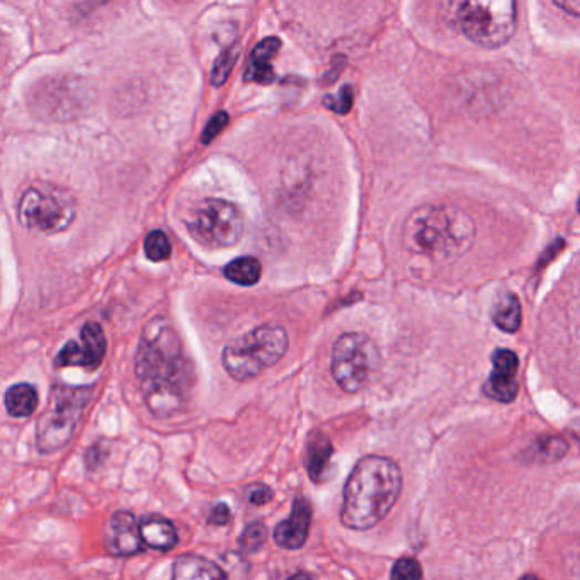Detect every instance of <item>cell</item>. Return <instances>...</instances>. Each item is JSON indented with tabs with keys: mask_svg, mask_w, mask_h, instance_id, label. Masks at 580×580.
Wrapping results in <instances>:
<instances>
[{
	"mask_svg": "<svg viewBox=\"0 0 580 580\" xmlns=\"http://www.w3.org/2000/svg\"><path fill=\"white\" fill-rule=\"evenodd\" d=\"M135 373L148 411L170 417L188 402L195 367L173 323L164 317L148 320L136 348Z\"/></svg>",
	"mask_w": 580,
	"mask_h": 580,
	"instance_id": "cell-1",
	"label": "cell"
},
{
	"mask_svg": "<svg viewBox=\"0 0 580 580\" xmlns=\"http://www.w3.org/2000/svg\"><path fill=\"white\" fill-rule=\"evenodd\" d=\"M402 493V472L386 456L360 459L344 487L341 521L345 528L366 531L386 518Z\"/></svg>",
	"mask_w": 580,
	"mask_h": 580,
	"instance_id": "cell-2",
	"label": "cell"
},
{
	"mask_svg": "<svg viewBox=\"0 0 580 580\" xmlns=\"http://www.w3.org/2000/svg\"><path fill=\"white\" fill-rule=\"evenodd\" d=\"M474 218L452 205H424L415 208L404 224L405 249L433 262H452L474 246Z\"/></svg>",
	"mask_w": 580,
	"mask_h": 580,
	"instance_id": "cell-3",
	"label": "cell"
},
{
	"mask_svg": "<svg viewBox=\"0 0 580 580\" xmlns=\"http://www.w3.org/2000/svg\"><path fill=\"white\" fill-rule=\"evenodd\" d=\"M288 334L280 325H261L225 345L221 363L237 382L258 379L288 351Z\"/></svg>",
	"mask_w": 580,
	"mask_h": 580,
	"instance_id": "cell-4",
	"label": "cell"
},
{
	"mask_svg": "<svg viewBox=\"0 0 580 580\" xmlns=\"http://www.w3.org/2000/svg\"><path fill=\"white\" fill-rule=\"evenodd\" d=\"M456 28L463 37L484 49H499L512 38L518 24L516 0H456Z\"/></svg>",
	"mask_w": 580,
	"mask_h": 580,
	"instance_id": "cell-5",
	"label": "cell"
},
{
	"mask_svg": "<svg viewBox=\"0 0 580 580\" xmlns=\"http://www.w3.org/2000/svg\"><path fill=\"white\" fill-rule=\"evenodd\" d=\"M91 398L92 386L59 385L53 389L49 407L38 421L37 445L40 453L52 455L69 445Z\"/></svg>",
	"mask_w": 580,
	"mask_h": 580,
	"instance_id": "cell-6",
	"label": "cell"
},
{
	"mask_svg": "<svg viewBox=\"0 0 580 580\" xmlns=\"http://www.w3.org/2000/svg\"><path fill=\"white\" fill-rule=\"evenodd\" d=\"M382 354L375 342L360 332H348L335 341L331 371L344 392L358 393L379 379Z\"/></svg>",
	"mask_w": 580,
	"mask_h": 580,
	"instance_id": "cell-7",
	"label": "cell"
},
{
	"mask_svg": "<svg viewBox=\"0 0 580 580\" xmlns=\"http://www.w3.org/2000/svg\"><path fill=\"white\" fill-rule=\"evenodd\" d=\"M77 205L74 196L53 184H37L19 199L18 217L30 230L53 236L74 224Z\"/></svg>",
	"mask_w": 580,
	"mask_h": 580,
	"instance_id": "cell-8",
	"label": "cell"
},
{
	"mask_svg": "<svg viewBox=\"0 0 580 580\" xmlns=\"http://www.w3.org/2000/svg\"><path fill=\"white\" fill-rule=\"evenodd\" d=\"M189 234L208 249H228L244 237L246 221L234 203L210 198L199 203L188 220Z\"/></svg>",
	"mask_w": 580,
	"mask_h": 580,
	"instance_id": "cell-9",
	"label": "cell"
},
{
	"mask_svg": "<svg viewBox=\"0 0 580 580\" xmlns=\"http://www.w3.org/2000/svg\"><path fill=\"white\" fill-rule=\"evenodd\" d=\"M107 351V339L100 323L87 322L81 331V341H69L60 350L55 364L59 367H84L96 371Z\"/></svg>",
	"mask_w": 580,
	"mask_h": 580,
	"instance_id": "cell-10",
	"label": "cell"
},
{
	"mask_svg": "<svg viewBox=\"0 0 580 580\" xmlns=\"http://www.w3.org/2000/svg\"><path fill=\"white\" fill-rule=\"evenodd\" d=\"M41 113L50 114L53 120H69L74 118L75 114L82 113L85 107L84 85L82 82L72 81H55L49 82L41 87L40 94Z\"/></svg>",
	"mask_w": 580,
	"mask_h": 580,
	"instance_id": "cell-11",
	"label": "cell"
},
{
	"mask_svg": "<svg viewBox=\"0 0 580 580\" xmlns=\"http://www.w3.org/2000/svg\"><path fill=\"white\" fill-rule=\"evenodd\" d=\"M493 364L494 370L485 382L484 393L500 404H510L518 397V354L510 350H497L493 354Z\"/></svg>",
	"mask_w": 580,
	"mask_h": 580,
	"instance_id": "cell-12",
	"label": "cell"
},
{
	"mask_svg": "<svg viewBox=\"0 0 580 580\" xmlns=\"http://www.w3.org/2000/svg\"><path fill=\"white\" fill-rule=\"evenodd\" d=\"M312 522V506L305 497L293 500V510L287 521L280 522L275 529V541L284 550H298L309 538Z\"/></svg>",
	"mask_w": 580,
	"mask_h": 580,
	"instance_id": "cell-13",
	"label": "cell"
},
{
	"mask_svg": "<svg viewBox=\"0 0 580 580\" xmlns=\"http://www.w3.org/2000/svg\"><path fill=\"white\" fill-rule=\"evenodd\" d=\"M110 541L111 551L120 557H132L144 551L145 545L141 538V529H138V521L132 512L126 510H118L114 512L113 518L110 519Z\"/></svg>",
	"mask_w": 580,
	"mask_h": 580,
	"instance_id": "cell-14",
	"label": "cell"
},
{
	"mask_svg": "<svg viewBox=\"0 0 580 580\" xmlns=\"http://www.w3.org/2000/svg\"><path fill=\"white\" fill-rule=\"evenodd\" d=\"M280 49L281 41L278 38H266L261 43L256 44L247 63L246 81L261 85L272 84L276 79L272 59L278 55Z\"/></svg>",
	"mask_w": 580,
	"mask_h": 580,
	"instance_id": "cell-15",
	"label": "cell"
},
{
	"mask_svg": "<svg viewBox=\"0 0 580 580\" xmlns=\"http://www.w3.org/2000/svg\"><path fill=\"white\" fill-rule=\"evenodd\" d=\"M138 529L145 547L152 550L170 551L179 541L173 522L162 516H145L138 521Z\"/></svg>",
	"mask_w": 580,
	"mask_h": 580,
	"instance_id": "cell-16",
	"label": "cell"
},
{
	"mask_svg": "<svg viewBox=\"0 0 580 580\" xmlns=\"http://www.w3.org/2000/svg\"><path fill=\"white\" fill-rule=\"evenodd\" d=\"M332 453H334V448H332L331 441L325 434L315 433L310 436L309 445H307L305 465L310 478L317 484L331 477Z\"/></svg>",
	"mask_w": 580,
	"mask_h": 580,
	"instance_id": "cell-17",
	"label": "cell"
},
{
	"mask_svg": "<svg viewBox=\"0 0 580 580\" xmlns=\"http://www.w3.org/2000/svg\"><path fill=\"white\" fill-rule=\"evenodd\" d=\"M173 577L177 580H221L227 579V572H224L217 563L198 555H184L174 562Z\"/></svg>",
	"mask_w": 580,
	"mask_h": 580,
	"instance_id": "cell-18",
	"label": "cell"
},
{
	"mask_svg": "<svg viewBox=\"0 0 580 580\" xmlns=\"http://www.w3.org/2000/svg\"><path fill=\"white\" fill-rule=\"evenodd\" d=\"M6 411L15 420H24L37 412L40 405L38 390L30 383H18L9 386L4 395Z\"/></svg>",
	"mask_w": 580,
	"mask_h": 580,
	"instance_id": "cell-19",
	"label": "cell"
},
{
	"mask_svg": "<svg viewBox=\"0 0 580 580\" xmlns=\"http://www.w3.org/2000/svg\"><path fill=\"white\" fill-rule=\"evenodd\" d=\"M493 320L500 331L515 334L522 322L521 301L515 293H504L497 297L493 307Z\"/></svg>",
	"mask_w": 580,
	"mask_h": 580,
	"instance_id": "cell-20",
	"label": "cell"
},
{
	"mask_svg": "<svg viewBox=\"0 0 580 580\" xmlns=\"http://www.w3.org/2000/svg\"><path fill=\"white\" fill-rule=\"evenodd\" d=\"M224 275L231 283L240 284V287H253L261 280L262 266L259 259L247 256V258H239L227 265Z\"/></svg>",
	"mask_w": 580,
	"mask_h": 580,
	"instance_id": "cell-21",
	"label": "cell"
},
{
	"mask_svg": "<svg viewBox=\"0 0 580 580\" xmlns=\"http://www.w3.org/2000/svg\"><path fill=\"white\" fill-rule=\"evenodd\" d=\"M569 445L560 436H548L532 445V458L537 462H555L566 455Z\"/></svg>",
	"mask_w": 580,
	"mask_h": 580,
	"instance_id": "cell-22",
	"label": "cell"
},
{
	"mask_svg": "<svg viewBox=\"0 0 580 580\" xmlns=\"http://www.w3.org/2000/svg\"><path fill=\"white\" fill-rule=\"evenodd\" d=\"M144 250L145 256L152 262H164L170 258L173 244H170L169 237L166 236V231L154 230L145 237Z\"/></svg>",
	"mask_w": 580,
	"mask_h": 580,
	"instance_id": "cell-23",
	"label": "cell"
},
{
	"mask_svg": "<svg viewBox=\"0 0 580 580\" xmlns=\"http://www.w3.org/2000/svg\"><path fill=\"white\" fill-rule=\"evenodd\" d=\"M266 540H268L266 526L262 522H252V525L244 529L239 538V545L246 553H256V551L265 547Z\"/></svg>",
	"mask_w": 580,
	"mask_h": 580,
	"instance_id": "cell-24",
	"label": "cell"
},
{
	"mask_svg": "<svg viewBox=\"0 0 580 580\" xmlns=\"http://www.w3.org/2000/svg\"><path fill=\"white\" fill-rule=\"evenodd\" d=\"M237 55H239L237 46H230V49L224 50V53L218 56L214 65V72H211V84H214L215 87H220V85H224V82L227 81L231 69L236 65Z\"/></svg>",
	"mask_w": 580,
	"mask_h": 580,
	"instance_id": "cell-25",
	"label": "cell"
},
{
	"mask_svg": "<svg viewBox=\"0 0 580 580\" xmlns=\"http://www.w3.org/2000/svg\"><path fill=\"white\" fill-rule=\"evenodd\" d=\"M423 577V567L414 559H401L392 570V579L415 580Z\"/></svg>",
	"mask_w": 580,
	"mask_h": 580,
	"instance_id": "cell-26",
	"label": "cell"
},
{
	"mask_svg": "<svg viewBox=\"0 0 580 580\" xmlns=\"http://www.w3.org/2000/svg\"><path fill=\"white\" fill-rule=\"evenodd\" d=\"M228 125V114L225 111L215 114L214 118L208 122V125L203 130L201 142L203 144H210L227 128Z\"/></svg>",
	"mask_w": 580,
	"mask_h": 580,
	"instance_id": "cell-27",
	"label": "cell"
},
{
	"mask_svg": "<svg viewBox=\"0 0 580 580\" xmlns=\"http://www.w3.org/2000/svg\"><path fill=\"white\" fill-rule=\"evenodd\" d=\"M329 107H331L334 113L345 114L353 106V87H342L339 92L338 97H329L325 101Z\"/></svg>",
	"mask_w": 580,
	"mask_h": 580,
	"instance_id": "cell-28",
	"label": "cell"
},
{
	"mask_svg": "<svg viewBox=\"0 0 580 580\" xmlns=\"http://www.w3.org/2000/svg\"><path fill=\"white\" fill-rule=\"evenodd\" d=\"M272 499V490L269 489L268 485H256L249 493V503L253 506H262L268 504Z\"/></svg>",
	"mask_w": 580,
	"mask_h": 580,
	"instance_id": "cell-29",
	"label": "cell"
},
{
	"mask_svg": "<svg viewBox=\"0 0 580 580\" xmlns=\"http://www.w3.org/2000/svg\"><path fill=\"white\" fill-rule=\"evenodd\" d=\"M210 525L215 526H227L228 522L231 521V512L230 509H228L227 504H217V506L214 507V510H211Z\"/></svg>",
	"mask_w": 580,
	"mask_h": 580,
	"instance_id": "cell-30",
	"label": "cell"
},
{
	"mask_svg": "<svg viewBox=\"0 0 580 580\" xmlns=\"http://www.w3.org/2000/svg\"><path fill=\"white\" fill-rule=\"evenodd\" d=\"M557 8L562 9L567 14L572 15V18H579L580 15V0H553Z\"/></svg>",
	"mask_w": 580,
	"mask_h": 580,
	"instance_id": "cell-31",
	"label": "cell"
}]
</instances>
